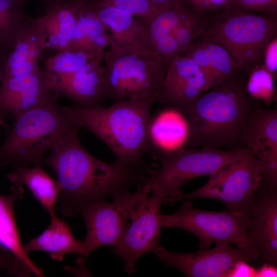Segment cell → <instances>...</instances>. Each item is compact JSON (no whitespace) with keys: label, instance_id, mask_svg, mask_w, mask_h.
Here are the masks:
<instances>
[{"label":"cell","instance_id":"obj_1","mask_svg":"<svg viewBox=\"0 0 277 277\" xmlns=\"http://www.w3.org/2000/svg\"><path fill=\"white\" fill-rule=\"evenodd\" d=\"M41 163L52 169L60 184L55 207L65 216L79 214L122 188L141 184L143 165L127 167L102 161L82 145L78 133L53 148Z\"/></svg>","mask_w":277,"mask_h":277},{"label":"cell","instance_id":"obj_2","mask_svg":"<svg viewBox=\"0 0 277 277\" xmlns=\"http://www.w3.org/2000/svg\"><path fill=\"white\" fill-rule=\"evenodd\" d=\"M245 83L240 74L181 107L191 125L192 146L221 149L245 147L246 125L254 108Z\"/></svg>","mask_w":277,"mask_h":277},{"label":"cell","instance_id":"obj_3","mask_svg":"<svg viewBox=\"0 0 277 277\" xmlns=\"http://www.w3.org/2000/svg\"><path fill=\"white\" fill-rule=\"evenodd\" d=\"M155 100L132 97L108 107H62L80 127L87 128L110 149L117 163L138 166L147 152L148 126Z\"/></svg>","mask_w":277,"mask_h":277},{"label":"cell","instance_id":"obj_4","mask_svg":"<svg viewBox=\"0 0 277 277\" xmlns=\"http://www.w3.org/2000/svg\"><path fill=\"white\" fill-rule=\"evenodd\" d=\"M80 128L57 101L27 111L15 118L0 146V168L42 164L47 151L78 133Z\"/></svg>","mask_w":277,"mask_h":277},{"label":"cell","instance_id":"obj_5","mask_svg":"<svg viewBox=\"0 0 277 277\" xmlns=\"http://www.w3.org/2000/svg\"><path fill=\"white\" fill-rule=\"evenodd\" d=\"M205 15L202 37L225 49L242 73L263 65L265 49L277 36V16L228 7Z\"/></svg>","mask_w":277,"mask_h":277},{"label":"cell","instance_id":"obj_6","mask_svg":"<svg viewBox=\"0 0 277 277\" xmlns=\"http://www.w3.org/2000/svg\"><path fill=\"white\" fill-rule=\"evenodd\" d=\"M249 152L245 147L228 149L188 148L158 159L159 169L148 175L142 184L150 193L162 196L164 203L170 205L178 201L183 193L182 188L187 182L199 176H209Z\"/></svg>","mask_w":277,"mask_h":277},{"label":"cell","instance_id":"obj_7","mask_svg":"<svg viewBox=\"0 0 277 277\" xmlns=\"http://www.w3.org/2000/svg\"><path fill=\"white\" fill-rule=\"evenodd\" d=\"M108 98L116 103L132 97L156 98L165 77L167 65L140 52L106 50Z\"/></svg>","mask_w":277,"mask_h":277},{"label":"cell","instance_id":"obj_8","mask_svg":"<svg viewBox=\"0 0 277 277\" xmlns=\"http://www.w3.org/2000/svg\"><path fill=\"white\" fill-rule=\"evenodd\" d=\"M184 201L175 212L161 214L162 227L192 233L199 239L200 250L208 248L213 243L251 247L248 237L251 219L247 210L205 211L193 207L191 200Z\"/></svg>","mask_w":277,"mask_h":277},{"label":"cell","instance_id":"obj_9","mask_svg":"<svg viewBox=\"0 0 277 277\" xmlns=\"http://www.w3.org/2000/svg\"><path fill=\"white\" fill-rule=\"evenodd\" d=\"M129 188L123 187L115 191L111 195V202L103 201L82 212L87 234L83 241V253L77 260L78 270H85L86 258L92 251L101 247H114L120 241L144 191L141 184L133 192Z\"/></svg>","mask_w":277,"mask_h":277},{"label":"cell","instance_id":"obj_10","mask_svg":"<svg viewBox=\"0 0 277 277\" xmlns=\"http://www.w3.org/2000/svg\"><path fill=\"white\" fill-rule=\"evenodd\" d=\"M209 176L203 186L192 192L183 193L178 201L211 199L223 203L228 210H247L262 179L260 162L250 152Z\"/></svg>","mask_w":277,"mask_h":277},{"label":"cell","instance_id":"obj_11","mask_svg":"<svg viewBox=\"0 0 277 277\" xmlns=\"http://www.w3.org/2000/svg\"><path fill=\"white\" fill-rule=\"evenodd\" d=\"M142 186L144 191L138 206L113 249L124 262L125 270L129 274L135 271L137 261L142 255L154 252L159 245L162 227L160 208L164 199Z\"/></svg>","mask_w":277,"mask_h":277},{"label":"cell","instance_id":"obj_12","mask_svg":"<svg viewBox=\"0 0 277 277\" xmlns=\"http://www.w3.org/2000/svg\"><path fill=\"white\" fill-rule=\"evenodd\" d=\"M215 245L212 249L184 253L170 251L159 245L153 252L167 266L176 268L189 277H227L237 262L259 260L258 251L252 247L234 248L228 243Z\"/></svg>","mask_w":277,"mask_h":277},{"label":"cell","instance_id":"obj_13","mask_svg":"<svg viewBox=\"0 0 277 277\" xmlns=\"http://www.w3.org/2000/svg\"><path fill=\"white\" fill-rule=\"evenodd\" d=\"M192 146L191 127L182 108L168 105L151 115L147 130V152L156 160Z\"/></svg>","mask_w":277,"mask_h":277},{"label":"cell","instance_id":"obj_14","mask_svg":"<svg viewBox=\"0 0 277 277\" xmlns=\"http://www.w3.org/2000/svg\"><path fill=\"white\" fill-rule=\"evenodd\" d=\"M251 219L248 237L262 261L277 264V189L262 181L247 209Z\"/></svg>","mask_w":277,"mask_h":277},{"label":"cell","instance_id":"obj_15","mask_svg":"<svg viewBox=\"0 0 277 277\" xmlns=\"http://www.w3.org/2000/svg\"><path fill=\"white\" fill-rule=\"evenodd\" d=\"M244 145L260 162L262 180L277 185V110L254 109L247 121Z\"/></svg>","mask_w":277,"mask_h":277},{"label":"cell","instance_id":"obj_16","mask_svg":"<svg viewBox=\"0 0 277 277\" xmlns=\"http://www.w3.org/2000/svg\"><path fill=\"white\" fill-rule=\"evenodd\" d=\"M60 96L45 78L42 69L1 82L0 113L15 118L33 108L57 101Z\"/></svg>","mask_w":277,"mask_h":277},{"label":"cell","instance_id":"obj_17","mask_svg":"<svg viewBox=\"0 0 277 277\" xmlns=\"http://www.w3.org/2000/svg\"><path fill=\"white\" fill-rule=\"evenodd\" d=\"M208 89L205 75L197 64L180 55L167 64L164 82L155 102L184 107Z\"/></svg>","mask_w":277,"mask_h":277},{"label":"cell","instance_id":"obj_18","mask_svg":"<svg viewBox=\"0 0 277 277\" xmlns=\"http://www.w3.org/2000/svg\"><path fill=\"white\" fill-rule=\"evenodd\" d=\"M24 192L22 186L13 185L10 194H0V246L10 254V259L7 264L10 274L45 276L43 269L25 251L16 226L14 204L16 200L22 198Z\"/></svg>","mask_w":277,"mask_h":277},{"label":"cell","instance_id":"obj_19","mask_svg":"<svg viewBox=\"0 0 277 277\" xmlns=\"http://www.w3.org/2000/svg\"><path fill=\"white\" fill-rule=\"evenodd\" d=\"M82 3H64L52 0L46 4L44 15L33 18L45 50H70Z\"/></svg>","mask_w":277,"mask_h":277},{"label":"cell","instance_id":"obj_20","mask_svg":"<svg viewBox=\"0 0 277 277\" xmlns=\"http://www.w3.org/2000/svg\"><path fill=\"white\" fill-rule=\"evenodd\" d=\"M102 62L92 60L60 81L54 87L60 96L67 97L77 106H101L108 98L106 69Z\"/></svg>","mask_w":277,"mask_h":277},{"label":"cell","instance_id":"obj_21","mask_svg":"<svg viewBox=\"0 0 277 277\" xmlns=\"http://www.w3.org/2000/svg\"><path fill=\"white\" fill-rule=\"evenodd\" d=\"M183 55L193 60L201 69L209 89L242 73L225 49L202 37L193 42Z\"/></svg>","mask_w":277,"mask_h":277},{"label":"cell","instance_id":"obj_22","mask_svg":"<svg viewBox=\"0 0 277 277\" xmlns=\"http://www.w3.org/2000/svg\"><path fill=\"white\" fill-rule=\"evenodd\" d=\"M32 18L6 53L1 81L42 69L39 62L45 50L41 44L39 34Z\"/></svg>","mask_w":277,"mask_h":277},{"label":"cell","instance_id":"obj_23","mask_svg":"<svg viewBox=\"0 0 277 277\" xmlns=\"http://www.w3.org/2000/svg\"><path fill=\"white\" fill-rule=\"evenodd\" d=\"M191 8L180 1L149 18L136 17L139 24L138 52L152 56L158 45L166 38L174 36L180 22Z\"/></svg>","mask_w":277,"mask_h":277},{"label":"cell","instance_id":"obj_24","mask_svg":"<svg viewBox=\"0 0 277 277\" xmlns=\"http://www.w3.org/2000/svg\"><path fill=\"white\" fill-rule=\"evenodd\" d=\"M99 19L110 31L109 48L120 51H138L139 24L136 17L115 7L90 3Z\"/></svg>","mask_w":277,"mask_h":277},{"label":"cell","instance_id":"obj_25","mask_svg":"<svg viewBox=\"0 0 277 277\" xmlns=\"http://www.w3.org/2000/svg\"><path fill=\"white\" fill-rule=\"evenodd\" d=\"M110 35L90 4L82 5L71 48L83 52L94 60L103 62Z\"/></svg>","mask_w":277,"mask_h":277},{"label":"cell","instance_id":"obj_26","mask_svg":"<svg viewBox=\"0 0 277 277\" xmlns=\"http://www.w3.org/2000/svg\"><path fill=\"white\" fill-rule=\"evenodd\" d=\"M50 223L38 236L23 245L26 253L34 251H43L50 253L53 260L62 261L65 255L70 253L82 255L83 241L76 240L69 226L56 215L50 217Z\"/></svg>","mask_w":277,"mask_h":277},{"label":"cell","instance_id":"obj_27","mask_svg":"<svg viewBox=\"0 0 277 277\" xmlns=\"http://www.w3.org/2000/svg\"><path fill=\"white\" fill-rule=\"evenodd\" d=\"M7 176L14 185L27 186L50 217L56 215L60 184L42 167L41 164L32 168H16Z\"/></svg>","mask_w":277,"mask_h":277},{"label":"cell","instance_id":"obj_28","mask_svg":"<svg viewBox=\"0 0 277 277\" xmlns=\"http://www.w3.org/2000/svg\"><path fill=\"white\" fill-rule=\"evenodd\" d=\"M19 0H0V45L5 52L32 21Z\"/></svg>","mask_w":277,"mask_h":277},{"label":"cell","instance_id":"obj_29","mask_svg":"<svg viewBox=\"0 0 277 277\" xmlns=\"http://www.w3.org/2000/svg\"><path fill=\"white\" fill-rule=\"evenodd\" d=\"M92 60L94 59L89 55L78 50L57 52L45 60L43 73L54 90L55 86L60 81Z\"/></svg>","mask_w":277,"mask_h":277},{"label":"cell","instance_id":"obj_30","mask_svg":"<svg viewBox=\"0 0 277 277\" xmlns=\"http://www.w3.org/2000/svg\"><path fill=\"white\" fill-rule=\"evenodd\" d=\"M248 74L245 88L249 95L270 104L275 98V77L263 65L253 68Z\"/></svg>","mask_w":277,"mask_h":277},{"label":"cell","instance_id":"obj_31","mask_svg":"<svg viewBox=\"0 0 277 277\" xmlns=\"http://www.w3.org/2000/svg\"><path fill=\"white\" fill-rule=\"evenodd\" d=\"M93 3L112 6L143 18H152L156 14L151 0H96Z\"/></svg>","mask_w":277,"mask_h":277},{"label":"cell","instance_id":"obj_32","mask_svg":"<svg viewBox=\"0 0 277 277\" xmlns=\"http://www.w3.org/2000/svg\"><path fill=\"white\" fill-rule=\"evenodd\" d=\"M225 7L277 16V0H229Z\"/></svg>","mask_w":277,"mask_h":277},{"label":"cell","instance_id":"obj_33","mask_svg":"<svg viewBox=\"0 0 277 277\" xmlns=\"http://www.w3.org/2000/svg\"><path fill=\"white\" fill-rule=\"evenodd\" d=\"M196 12L205 14L225 7L229 0H181Z\"/></svg>","mask_w":277,"mask_h":277},{"label":"cell","instance_id":"obj_34","mask_svg":"<svg viewBox=\"0 0 277 277\" xmlns=\"http://www.w3.org/2000/svg\"><path fill=\"white\" fill-rule=\"evenodd\" d=\"M277 36L267 46L264 54L263 65L265 69L275 77L277 71Z\"/></svg>","mask_w":277,"mask_h":277},{"label":"cell","instance_id":"obj_35","mask_svg":"<svg viewBox=\"0 0 277 277\" xmlns=\"http://www.w3.org/2000/svg\"><path fill=\"white\" fill-rule=\"evenodd\" d=\"M256 269L246 261L235 264L227 277H256Z\"/></svg>","mask_w":277,"mask_h":277},{"label":"cell","instance_id":"obj_36","mask_svg":"<svg viewBox=\"0 0 277 277\" xmlns=\"http://www.w3.org/2000/svg\"><path fill=\"white\" fill-rule=\"evenodd\" d=\"M277 276L276 266L265 262L256 269V277Z\"/></svg>","mask_w":277,"mask_h":277},{"label":"cell","instance_id":"obj_37","mask_svg":"<svg viewBox=\"0 0 277 277\" xmlns=\"http://www.w3.org/2000/svg\"><path fill=\"white\" fill-rule=\"evenodd\" d=\"M156 13L167 9L181 0H151Z\"/></svg>","mask_w":277,"mask_h":277},{"label":"cell","instance_id":"obj_38","mask_svg":"<svg viewBox=\"0 0 277 277\" xmlns=\"http://www.w3.org/2000/svg\"><path fill=\"white\" fill-rule=\"evenodd\" d=\"M5 55L4 52L0 51V81H1L4 74Z\"/></svg>","mask_w":277,"mask_h":277},{"label":"cell","instance_id":"obj_39","mask_svg":"<svg viewBox=\"0 0 277 277\" xmlns=\"http://www.w3.org/2000/svg\"><path fill=\"white\" fill-rule=\"evenodd\" d=\"M58 1L64 3H82L88 4L92 3L96 0H58Z\"/></svg>","mask_w":277,"mask_h":277},{"label":"cell","instance_id":"obj_40","mask_svg":"<svg viewBox=\"0 0 277 277\" xmlns=\"http://www.w3.org/2000/svg\"><path fill=\"white\" fill-rule=\"evenodd\" d=\"M21 3H22L23 4H24L25 3H26V2L29 1H32V0H19ZM37 1H41L43 3H44L45 4L50 2V1H52V0H37Z\"/></svg>","mask_w":277,"mask_h":277},{"label":"cell","instance_id":"obj_41","mask_svg":"<svg viewBox=\"0 0 277 277\" xmlns=\"http://www.w3.org/2000/svg\"><path fill=\"white\" fill-rule=\"evenodd\" d=\"M0 126H3V127H7V125L5 124L4 121L3 120L2 117L1 116V114H0Z\"/></svg>","mask_w":277,"mask_h":277},{"label":"cell","instance_id":"obj_42","mask_svg":"<svg viewBox=\"0 0 277 277\" xmlns=\"http://www.w3.org/2000/svg\"><path fill=\"white\" fill-rule=\"evenodd\" d=\"M0 51H3V52H4L5 53V52H4V51L3 50V48H2L1 45H0Z\"/></svg>","mask_w":277,"mask_h":277},{"label":"cell","instance_id":"obj_43","mask_svg":"<svg viewBox=\"0 0 277 277\" xmlns=\"http://www.w3.org/2000/svg\"><path fill=\"white\" fill-rule=\"evenodd\" d=\"M0 264H1V263H0Z\"/></svg>","mask_w":277,"mask_h":277}]
</instances>
